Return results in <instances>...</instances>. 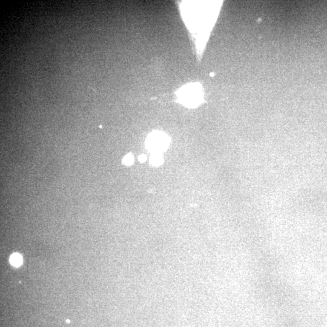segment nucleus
I'll return each mask as SVG.
<instances>
[{
  "label": "nucleus",
  "mask_w": 327,
  "mask_h": 327,
  "mask_svg": "<svg viewBox=\"0 0 327 327\" xmlns=\"http://www.w3.org/2000/svg\"><path fill=\"white\" fill-rule=\"evenodd\" d=\"M178 96L181 102L187 106H196L202 99V90L196 84H189L180 89Z\"/></svg>",
  "instance_id": "f257e3e1"
},
{
  "label": "nucleus",
  "mask_w": 327,
  "mask_h": 327,
  "mask_svg": "<svg viewBox=\"0 0 327 327\" xmlns=\"http://www.w3.org/2000/svg\"><path fill=\"white\" fill-rule=\"evenodd\" d=\"M168 136L163 132L152 133L147 138V147L155 152L163 151L168 146Z\"/></svg>",
  "instance_id": "f03ea898"
},
{
  "label": "nucleus",
  "mask_w": 327,
  "mask_h": 327,
  "mask_svg": "<svg viewBox=\"0 0 327 327\" xmlns=\"http://www.w3.org/2000/svg\"><path fill=\"white\" fill-rule=\"evenodd\" d=\"M10 263L14 267H19L23 262L22 256L18 253H14L9 259Z\"/></svg>",
  "instance_id": "7ed1b4c3"
},
{
  "label": "nucleus",
  "mask_w": 327,
  "mask_h": 327,
  "mask_svg": "<svg viewBox=\"0 0 327 327\" xmlns=\"http://www.w3.org/2000/svg\"><path fill=\"white\" fill-rule=\"evenodd\" d=\"M162 162H163L162 156L158 154H156L151 158V163L154 165H159Z\"/></svg>",
  "instance_id": "20e7f679"
},
{
  "label": "nucleus",
  "mask_w": 327,
  "mask_h": 327,
  "mask_svg": "<svg viewBox=\"0 0 327 327\" xmlns=\"http://www.w3.org/2000/svg\"><path fill=\"white\" fill-rule=\"evenodd\" d=\"M133 161H134L133 156L130 153V154L127 155L124 157V158L123 159V163L127 165H130L133 163Z\"/></svg>",
  "instance_id": "39448f33"
},
{
  "label": "nucleus",
  "mask_w": 327,
  "mask_h": 327,
  "mask_svg": "<svg viewBox=\"0 0 327 327\" xmlns=\"http://www.w3.org/2000/svg\"><path fill=\"white\" fill-rule=\"evenodd\" d=\"M146 158H147L146 156L145 155H141V156L139 157V160L140 162L143 163V162H144V161L146 160Z\"/></svg>",
  "instance_id": "423d86ee"
}]
</instances>
